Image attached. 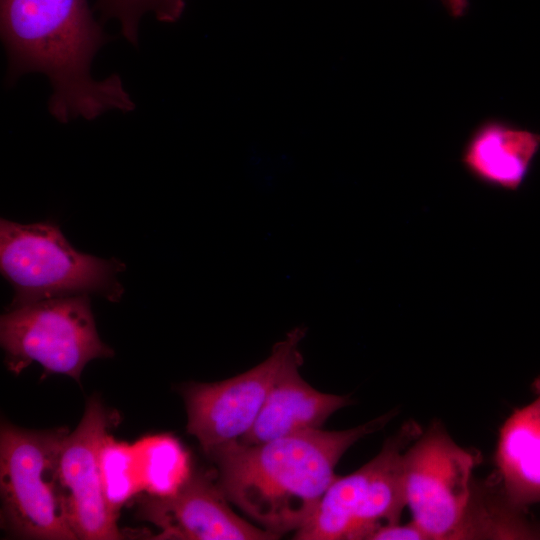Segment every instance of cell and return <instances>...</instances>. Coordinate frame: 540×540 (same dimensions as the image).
Instances as JSON below:
<instances>
[{
  "instance_id": "cell-18",
  "label": "cell",
  "mask_w": 540,
  "mask_h": 540,
  "mask_svg": "<svg viewBox=\"0 0 540 540\" xmlns=\"http://www.w3.org/2000/svg\"><path fill=\"white\" fill-rule=\"evenodd\" d=\"M440 2L454 18L464 16L469 8V0H440Z\"/></svg>"
},
{
  "instance_id": "cell-17",
  "label": "cell",
  "mask_w": 540,
  "mask_h": 540,
  "mask_svg": "<svg viewBox=\"0 0 540 540\" xmlns=\"http://www.w3.org/2000/svg\"><path fill=\"white\" fill-rule=\"evenodd\" d=\"M370 540H428L426 534L411 520L408 523H393L380 527Z\"/></svg>"
},
{
  "instance_id": "cell-5",
  "label": "cell",
  "mask_w": 540,
  "mask_h": 540,
  "mask_svg": "<svg viewBox=\"0 0 540 540\" xmlns=\"http://www.w3.org/2000/svg\"><path fill=\"white\" fill-rule=\"evenodd\" d=\"M421 432L414 421L404 423L373 459L337 476L294 539L370 540L380 527L400 522L406 507L404 453Z\"/></svg>"
},
{
  "instance_id": "cell-4",
  "label": "cell",
  "mask_w": 540,
  "mask_h": 540,
  "mask_svg": "<svg viewBox=\"0 0 540 540\" xmlns=\"http://www.w3.org/2000/svg\"><path fill=\"white\" fill-rule=\"evenodd\" d=\"M69 430L36 431L2 422L0 492L2 527L24 539H78L70 520L59 460Z\"/></svg>"
},
{
  "instance_id": "cell-12",
  "label": "cell",
  "mask_w": 540,
  "mask_h": 540,
  "mask_svg": "<svg viewBox=\"0 0 540 540\" xmlns=\"http://www.w3.org/2000/svg\"><path fill=\"white\" fill-rule=\"evenodd\" d=\"M539 150L540 133L489 117L468 135L460 161L476 182L510 192L521 187Z\"/></svg>"
},
{
  "instance_id": "cell-11",
  "label": "cell",
  "mask_w": 540,
  "mask_h": 540,
  "mask_svg": "<svg viewBox=\"0 0 540 540\" xmlns=\"http://www.w3.org/2000/svg\"><path fill=\"white\" fill-rule=\"evenodd\" d=\"M302 362L299 351L290 358L274 382L254 425L237 442L255 445L321 429L334 412L352 403L349 395L323 393L309 385L299 373Z\"/></svg>"
},
{
  "instance_id": "cell-13",
  "label": "cell",
  "mask_w": 540,
  "mask_h": 540,
  "mask_svg": "<svg viewBox=\"0 0 540 540\" xmlns=\"http://www.w3.org/2000/svg\"><path fill=\"white\" fill-rule=\"evenodd\" d=\"M534 399L502 424L494 460L497 486L512 507L526 512L540 504V376Z\"/></svg>"
},
{
  "instance_id": "cell-3",
  "label": "cell",
  "mask_w": 540,
  "mask_h": 540,
  "mask_svg": "<svg viewBox=\"0 0 540 540\" xmlns=\"http://www.w3.org/2000/svg\"><path fill=\"white\" fill-rule=\"evenodd\" d=\"M0 269L14 290L9 309L88 294L117 302L124 293L117 279L125 269L121 261L77 251L51 221L19 224L2 218Z\"/></svg>"
},
{
  "instance_id": "cell-8",
  "label": "cell",
  "mask_w": 540,
  "mask_h": 540,
  "mask_svg": "<svg viewBox=\"0 0 540 540\" xmlns=\"http://www.w3.org/2000/svg\"><path fill=\"white\" fill-rule=\"evenodd\" d=\"M305 328L291 330L263 362L246 372L214 383H190L183 389L187 432L206 454L238 441L254 425L281 370L299 351Z\"/></svg>"
},
{
  "instance_id": "cell-15",
  "label": "cell",
  "mask_w": 540,
  "mask_h": 540,
  "mask_svg": "<svg viewBox=\"0 0 540 540\" xmlns=\"http://www.w3.org/2000/svg\"><path fill=\"white\" fill-rule=\"evenodd\" d=\"M100 468L106 500L118 514L124 504L142 491L132 445L109 435L101 450Z\"/></svg>"
},
{
  "instance_id": "cell-2",
  "label": "cell",
  "mask_w": 540,
  "mask_h": 540,
  "mask_svg": "<svg viewBox=\"0 0 540 540\" xmlns=\"http://www.w3.org/2000/svg\"><path fill=\"white\" fill-rule=\"evenodd\" d=\"M394 415L342 431L315 429L255 445L235 441L207 455L217 466V483L226 498L280 537L307 523L337 477L344 453Z\"/></svg>"
},
{
  "instance_id": "cell-14",
  "label": "cell",
  "mask_w": 540,
  "mask_h": 540,
  "mask_svg": "<svg viewBox=\"0 0 540 540\" xmlns=\"http://www.w3.org/2000/svg\"><path fill=\"white\" fill-rule=\"evenodd\" d=\"M132 447L142 491L150 496L175 495L194 472L189 452L171 434L146 436Z\"/></svg>"
},
{
  "instance_id": "cell-16",
  "label": "cell",
  "mask_w": 540,
  "mask_h": 540,
  "mask_svg": "<svg viewBox=\"0 0 540 540\" xmlns=\"http://www.w3.org/2000/svg\"><path fill=\"white\" fill-rule=\"evenodd\" d=\"M96 7L104 19L117 20L123 37L137 45L140 21L145 14H153L160 22H175L183 13L185 0H98Z\"/></svg>"
},
{
  "instance_id": "cell-7",
  "label": "cell",
  "mask_w": 540,
  "mask_h": 540,
  "mask_svg": "<svg viewBox=\"0 0 540 540\" xmlns=\"http://www.w3.org/2000/svg\"><path fill=\"white\" fill-rule=\"evenodd\" d=\"M480 455L433 422L404 453L406 506L428 540H459L473 504Z\"/></svg>"
},
{
  "instance_id": "cell-9",
  "label": "cell",
  "mask_w": 540,
  "mask_h": 540,
  "mask_svg": "<svg viewBox=\"0 0 540 540\" xmlns=\"http://www.w3.org/2000/svg\"><path fill=\"white\" fill-rule=\"evenodd\" d=\"M114 415L95 398H90L77 428L66 436L59 471L66 492L71 524L84 540L123 538L118 514L108 504L102 485L100 454L114 424Z\"/></svg>"
},
{
  "instance_id": "cell-1",
  "label": "cell",
  "mask_w": 540,
  "mask_h": 540,
  "mask_svg": "<svg viewBox=\"0 0 540 540\" xmlns=\"http://www.w3.org/2000/svg\"><path fill=\"white\" fill-rule=\"evenodd\" d=\"M0 31L8 67L6 82L44 74L51 85L50 114L61 123L94 120L135 104L121 78L96 80L92 61L109 40L87 0H0Z\"/></svg>"
},
{
  "instance_id": "cell-10",
  "label": "cell",
  "mask_w": 540,
  "mask_h": 540,
  "mask_svg": "<svg viewBox=\"0 0 540 540\" xmlns=\"http://www.w3.org/2000/svg\"><path fill=\"white\" fill-rule=\"evenodd\" d=\"M147 497L141 516L159 533L154 539L181 540H271L278 536L254 526L237 515L228 499L204 472L194 471L175 495Z\"/></svg>"
},
{
  "instance_id": "cell-6",
  "label": "cell",
  "mask_w": 540,
  "mask_h": 540,
  "mask_svg": "<svg viewBox=\"0 0 540 540\" xmlns=\"http://www.w3.org/2000/svg\"><path fill=\"white\" fill-rule=\"evenodd\" d=\"M0 342L7 367L15 374L37 362L47 372L77 382L88 362L114 355L98 335L88 295L8 309L0 320Z\"/></svg>"
}]
</instances>
